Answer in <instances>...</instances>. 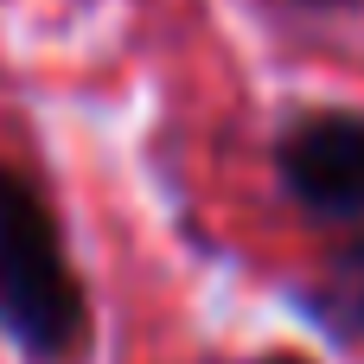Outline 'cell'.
I'll use <instances>...</instances> for the list:
<instances>
[{
  "mask_svg": "<svg viewBox=\"0 0 364 364\" xmlns=\"http://www.w3.org/2000/svg\"><path fill=\"white\" fill-rule=\"evenodd\" d=\"M301 6H352V0H301Z\"/></svg>",
  "mask_w": 364,
  "mask_h": 364,
  "instance_id": "277c9868",
  "label": "cell"
},
{
  "mask_svg": "<svg viewBox=\"0 0 364 364\" xmlns=\"http://www.w3.org/2000/svg\"><path fill=\"white\" fill-rule=\"evenodd\" d=\"M275 173H282V192L314 224H326L339 237L333 282L307 307L339 339H358L364 333V115L320 109V115L294 122L275 147Z\"/></svg>",
  "mask_w": 364,
  "mask_h": 364,
  "instance_id": "6da1fadb",
  "label": "cell"
},
{
  "mask_svg": "<svg viewBox=\"0 0 364 364\" xmlns=\"http://www.w3.org/2000/svg\"><path fill=\"white\" fill-rule=\"evenodd\" d=\"M0 326L26 358H70L83 339V288L45 198L0 166Z\"/></svg>",
  "mask_w": 364,
  "mask_h": 364,
  "instance_id": "7a4b0ae2",
  "label": "cell"
},
{
  "mask_svg": "<svg viewBox=\"0 0 364 364\" xmlns=\"http://www.w3.org/2000/svg\"><path fill=\"white\" fill-rule=\"evenodd\" d=\"M256 364H307V358H288V352H269V358H256Z\"/></svg>",
  "mask_w": 364,
  "mask_h": 364,
  "instance_id": "3957f363",
  "label": "cell"
}]
</instances>
